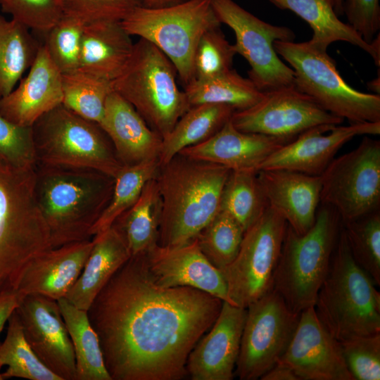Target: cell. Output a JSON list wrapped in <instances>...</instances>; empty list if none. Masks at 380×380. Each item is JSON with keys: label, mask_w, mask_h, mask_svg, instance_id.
Here are the masks:
<instances>
[{"label": "cell", "mask_w": 380, "mask_h": 380, "mask_svg": "<svg viewBox=\"0 0 380 380\" xmlns=\"http://www.w3.org/2000/svg\"><path fill=\"white\" fill-rule=\"evenodd\" d=\"M222 303L197 289L158 286L144 253L113 275L87 314L112 380H181L188 376L190 352Z\"/></svg>", "instance_id": "6da1fadb"}, {"label": "cell", "mask_w": 380, "mask_h": 380, "mask_svg": "<svg viewBox=\"0 0 380 380\" xmlns=\"http://www.w3.org/2000/svg\"><path fill=\"white\" fill-rule=\"evenodd\" d=\"M34 196L53 248L89 240L108 206L115 178L81 167L37 164Z\"/></svg>", "instance_id": "7a4b0ae2"}, {"label": "cell", "mask_w": 380, "mask_h": 380, "mask_svg": "<svg viewBox=\"0 0 380 380\" xmlns=\"http://www.w3.org/2000/svg\"><path fill=\"white\" fill-rule=\"evenodd\" d=\"M230 171L179 153L160 165L156 177L162 202L159 246H178L196 237L219 212Z\"/></svg>", "instance_id": "3957f363"}, {"label": "cell", "mask_w": 380, "mask_h": 380, "mask_svg": "<svg viewBox=\"0 0 380 380\" xmlns=\"http://www.w3.org/2000/svg\"><path fill=\"white\" fill-rule=\"evenodd\" d=\"M34 182V169L18 168L0 158V295L17 290L27 264L53 248Z\"/></svg>", "instance_id": "277c9868"}, {"label": "cell", "mask_w": 380, "mask_h": 380, "mask_svg": "<svg viewBox=\"0 0 380 380\" xmlns=\"http://www.w3.org/2000/svg\"><path fill=\"white\" fill-rule=\"evenodd\" d=\"M375 285L354 260L341 224L314 305L319 321L336 340L380 333V293Z\"/></svg>", "instance_id": "5b68a950"}, {"label": "cell", "mask_w": 380, "mask_h": 380, "mask_svg": "<svg viewBox=\"0 0 380 380\" xmlns=\"http://www.w3.org/2000/svg\"><path fill=\"white\" fill-rule=\"evenodd\" d=\"M341 227L336 211L322 205L303 234L288 224L273 279V289L295 312L314 306L325 279Z\"/></svg>", "instance_id": "8992f818"}, {"label": "cell", "mask_w": 380, "mask_h": 380, "mask_svg": "<svg viewBox=\"0 0 380 380\" xmlns=\"http://www.w3.org/2000/svg\"><path fill=\"white\" fill-rule=\"evenodd\" d=\"M177 70L168 58L150 42L134 43L130 59L113 89L127 101L162 139L191 107L176 82Z\"/></svg>", "instance_id": "52a82bcc"}, {"label": "cell", "mask_w": 380, "mask_h": 380, "mask_svg": "<svg viewBox=\"0 0 380 380\" xmlns=\"http://www.w3.org/2000/svg\"><path fill=\"white\" fill-rule=\"evenodd\" d=\"M277 53L294 72V85L331 114L350 123L380 122V94L359 91L349 86L327 49L309 41H275Z\"/></svg>", "instance_id": "ba28073f"}, {"label": "cell", "mask_w": 380, "mask_h": 380, "mask_svg": "<svg viewBox=\"0 0 380 380\" xmlns=\"http://www.w3.org/2000/svg\"><path fill=\"white\" fill-rule=\"evenodd\" d=\"M221 24L210 0H185L160 8L140 6L121 21L129 35L150 42L168 58L184 85L193 80L201 37Z\"/></svg>", "instance_id": "9c48e42d"}, {"label": "cell", "mask_w": 380, "mask_h": 380, "mask_svg": "<svg viewBox=\"0 0 380 380\" xmlns=\"http://www.w3.org/2000/svg\"><path fill=\"white\" fill-rule=\"evenodd\" d=\"M32 130L37 164L93 168L114 178L123 167L100 125L63 104L42 115Z\"/></svg>", "instance_id": "30bf717a"}, {"label": "cell", "mask_w": 380, "mask_h": 380, "mask_svg": "<svg viewBox=\"0 0 380 380\" xmlns=\"http://www.w3.org/2000/svg\"><path fill=\"white\" fill-rule=\"evenodd\" d=\"M320 177V204L334 208L341 223L379 210L380 141L365 137L334 158Z\"/></svg>", "instance_id": "8fae6325"}, {"label": "cell", "mask_w": 380, "mask_h": 380, "mask_svg": "<svg viewBox=\"0 0 380 380\" xmlns=\"http://www.w3.org/2000/svg\"><path fill=\"white\" fill-rule=\"evenodd\" d=\"M221 23L234 32L236 53L250 65L248 78L262 92L294 85V72L277 56L275 41L293 42L295 34L285 26L267 23L248 12L234 0H210Z\"/></svg>", "instance_id": "7c38bea8"}, {"label": "cell", "mask_w": 380, "mask_h": 380, "mask_svg": "<svg viewBox=\"0 0 380 380\" xmlns=\"http://www.w3.org/2000/svg\"><path fill=\"white\" fill-rule=\"evenodd\" d=\"M285 220L270 207L243 234L234 261L221 270L231 304L246 308L273 289Z\"/></svg>", "instance_id": "4fadbf2b"}, {"label": "cell", "mask_w": 380, "mask_h": 380, "mask_svg": "<svg viewBox=\"0 0 380 380\" xmlns=\"http://www.w3.org/2000/svg\"><path fill=\"white\" fill-rule=\"evenodd\" d=\"M234 376L256 380L274 367L286 350L300 313L273 289L247 308Z\"/></svg>", "instance_id": "5bb4252c"}, {"label": "cell", "mask_w": 380, "mask_h": 380, "mask_svg": "<svg viewBox=\"0 0 380 380\" xmlns=\"http://www.w3.org/2000/svg\"><path fill=\"white\" fill-rule=\"evenodd\" d=\"M343 120L326 111L295 86L264 92L254 106L236 110L231 117L234 126L241 132L290 141L312 127L338 125Z\"/></svg>", "instance_id": "9a60e30c"}, {"label": "cell", "mask_w": 380, "mask_h": 380, "mask_svg": "<svg viewBox=\"0 0 380 380\" xmlns=\"http://www.w3.org/2000/svg\"><path fill=\"white\" fill-rule=\"evenodd\" d=\"M15 310L25 339L40 361L61 380H75L73 347L57 300L27 294Z\"/></svg>", "instance_id": "2e32d148"}, {"label": "cell", "mask_w": 380, "mask_h": 380, "mask_svg": "<svg viewBox=\"0 0 380 380\" xmlns=\"http://www.w3.org/2000/svg\"><path fill=\"white\" fill-rule=\"evenodd\" d=\"M379 133L380 122L316 126L279 147L262 163L259 170H285L320 176L338 150L353 137Z\"/></svg>", "instance_id": "e0dca14e"}, {"label": "cell", "mask_w": 380, "mask_h": 380, "mask_svg": "<svg viewBox=\"0 0 380 380\" xmlns=\"http://www.w3.org/2000/svg\"><path fill=\"white\" fill-rule=\"evenodd\" d=\"M277 363L291 369L300 380H354L339 341L324 328L314 306L300 313L293 337Z\"/></svg>", "instance_id": "ac0fdd59"}, {"label": "cell", "mask_w": 380, "mask_h": 380, "mask_svg": "<svg viewBox=\"0 0 380 380\" xmlns=\"http://www.w3.org/2000/svg\"><path fill=\"white\" fill-rule=\"evenodd\" d=\"M247 309L223 301L216 320L190 352L186 372L192 380H232L239 357Z\"/></svg>", "instance_id": "d6986e66"}, {"label": "cell", "mask_w": 380, "mask_h": 380, "mask_svg": "<svg viewBox=\"0 0 380 380\" xmlns=\"http://www.w3.org/2000/svg\"><path fill=\"white\" fill-rule=\"evenodd\" d=\"M145 256L148 272L158 286L197 289L231 304L222 272L201 253L196 239L174 247L157 244Z\"/></svg>", "instance_id": "ffe728a7"}, {"label": "cell", "mask_w": 380, "mask_h": 380, "mask_svg": "<svg viewBox=\"0 0 380 380\" xmlns=\"http://www.w3.org/2000/svg\"><path fill=\"white\" fill-rule=\"evenodd\" d=\"M62 101V74L42 45L27 75L17 87L0 98V113L17 125L32 127Z\"/></svg>", "instance_id": "44dd1931"}, {"label": "cell", "mask_w": 380, "mask_h": 380, "mask_svg": "<svg viewBox=\"0 0 380 380\" xmlns=\"http://www.w3.org/2000/svg\"><path fill=\"white\" fill-rule=\"evenodd\" d=\"M258 177L269 207L296 233L308 232L320 204V177L285 170H259Z\"/></svg>", "instance_id": "7402d4cb"}, {"label": "cell", "mask_w": 380, "mask_h": 380, "mask_svg": "<svg viewBox=\"0 0 380 380\" xmlns=\"http://www.w3.org/2000/svg\"><path fill=\"white\" fill-rule=\"evenodd\" d=\"M286 139L237 129L231 119L207 140L179 152L187 157L217 164L232 171L258 172L273 152L289 142Z\"/></svg>", "instance_id": "603a6c76"}, {"label": "cell", "mask_w": 380, "mask_h": 380, "mask_svg": "<svg viewBox=\"0 0 380 380\" xmlns=\"http://www.w3.org/2000/svg\"><path fill=\"white\" fill-rule=\"evenodd\" d=\"M94 246L92 239L52 248L34 258L25 268L17 291L58 300L64 298L82 272Z\"/></svg>", "instance_id": "cb8c5ba5"}, {"label": "cell", "mask_w": 380, "mask_h": 380, "mask_svg": "<svg viewBox=\"0 0 380 380\" xmlns=\"http://www.w3.org/2000/svg\"><path fill=\"white\" fill-rule=\"evenodd\" d=\"M123 166L158 160L163 139L146 124L135 108L113 90L99 123Z\"/></svg>", "instance_id": "d4e9b609"}, {"label": "cell", "mask_w": 380, "mask_h": 380, "mask_svg": "<svg viewBox=\"0 0 380 380\" xmlns=\"http://www.w3.org/2000/svg\"><path fill=\"white\" fill-rule=\"evenodd\" d=\"M121 22H98L84 25L78 70L113 81L132 56L134 45Z\"/></svg>", "instance_id": "484cf974"}, {"label": "cell", "mask_w": 380, "mask_h": 380, "mask_svg": "<svg viewBox=\"0 0 380 380\" xmlns=\"http://www.w3.org/2000/svg\"><path fill=\"white\" fill-rule=\"evenodd\" d=\"M92 240L94 246L82 272L64 297L86 311L113 275L131 257L123 237L113 226Z\"/></svg>", "instance_id": "4316f807"}, {"label": "cell", "mask_w": 380, "mask_h": 380, "mask_svg": "<svg viewBox=\"0 0 380 380\" xmlns=\"http://www.w3.org/2000/svg\"><path fill=\"white\" fill-rule=\"evenodd\" d=\"M277 8L289 10L306 21L313 31L311 43L327 49L329 44L343 41L358 46L369 53L376 65H380L379 34L371 44L336 14L332 0H267Z\"/></svg>", "instance_id": "83f0119b"}, {"label": "cell", "mask_w": 380, "mask_h": 380, "mask_svg": "<svg viewBox=\"0 0 380 380\" xmlns=\"http://www.w3.org/2000/svg\"><path fill=\"white\" fill-rule=\"evenodd\" d=\"M161 209L155 177L146 182L137 201L111 225L123 237L131 257L146 253L158 244Z\"/></svg>", "instance_id": "f1b7e54d"}, {"label": "cell", "mask_w": 380, "mask_h": 380, "mask_svg": "<svg viewBox=\"0 0 380 380\" xmlns=\"http://www.w3.org/2000/svg\"><path fill=\"white\" fill-rule=\"evenodd\" d=\"M235 109L228 105L201 103L191 106L163 139L160 165L167 163L184 148L201 143L228 122Z\"/></svg>", "instance_id": "f546056e"}, {"label": "cell", "mask_w": 380, "mask_h": 380, "mask_svg": "<svg viewBox=\"0 0 380 380\" xmlns=\"http://www.w3.org/2000/svg\"><path fill=\"white\" fill-rule=\"evenodd\" d=\"M57 302L73 347L75 380H112L87 311L77 308L65 298Z\"/></svg>", "instance_id": "4dcf8cb0"}, {"label": "cell", "mask_w": 380, "mask_h": 380, "mask_svg": "<svg viewBox=\"0 0 380 380\" xmlns=\"http://www.w3.org/2000/svg\"><path fill=\"white\" fill-rule=\"evenodd\" d=\"M39 46L28 27L0 15V98L15 87L33 63Z\"/></svg>", "instance_id": "1f68e13d"}, {"label": "cell", "mask_w": 380, "mask_h": 380, "mask_svg": "<svg viewBox=\"0 0 380 380\" xmlns=\"http://www.w3.org/2000/svg\"><path fill=\"white\" fill-rule=\"evenodd\" d=\"M184 93L191 106L201 103L225 104L235 110L247 109L263 96L249 78L232 68L206 80H192L185 85Z\"/></svg>", "instance_id": "d6a6232c"}, {"label": "cell", "mask_w": 380, "mask_h": 380, "mask_svg": "<svg viewBox=\"0 0 380 380\" xmlns=\"http://www.w3.org/2000/svg\"><path fill=\"white\" fill-rule=\"evenodd\" d=\"M268 206L258 172L230 171L222 190L220 210L230 214L246 231Z\"/></svg>", "instance_id": "836d02e7"}, {"label": "cell", "mask_w": 380, "mask_h": 380, "mask_svg": "<svg viewBox=\"0 0 380 380\" xmlns=\"http://www.w3.org/2000/svg\"><path fill=\"white\" fill-rule=\"evenodd\" d=\"M0 364L7 366L4 379L17 377L29 380H61L37 357L27 343L18 315L8 320L6 337L0 344Z\"/></svg>", "instance_id": "e575fe53"}, {"label": "cell", "mask_w": 380, "mask_h": 380, "mask_svg": "<svg viewBox=\"0 0 380 380\" xmlns=\"http://www.w3.org/2000/svg\"><path fill=\"white\" fill-rule=\"evenodd\" d=\"M158 160L144 162L133 166H123L115 177L110 201L91 230L92 238L111 227L115 220L139 198L146 182L157 175Z\"/></svg>", "instance_id": "d590c367"}, {"label": "cell", "mask_w": 380, "mask_h": 380, "mask_svg": "<svg viewBox=\"0 0 380 380\" xmlns=\"http://www.w3.org/2000/svg\"><path fill=\"white\" fill-rule=\"evenodd\" d=\"M62 104L76 114L97 123L101 121L112 81L76 70L62 74Z\"/></svg>", "instance_id": "8d00e7d4"}, {"label": "cell", "mask_w": 380, "mask_h": 380, "mask_svg": "<svg viewBox=\"0 0 380 380\" xmlns=\"http://www.w3.org/2000/svg\"><path fill=\"white\" fill-rule=\"evenodd\" d=\"M244 232L230 214L220 210L195 239L204 256L221 271L236 257Z\"/></svg>", "instance_id": "74e56055"}, {"label": "cell", "mask_w": 380, "mask_h": 380, "mask_svg": "<svg viewBox=\"0 0 380 380\" xmlns=\"http://www.w3.org/2000/svg\"><path fill=\"white\" fill-rule=\"evenodd\" d=\"M341 224L354 260L379 286V210Z\"/></svg>", "instance_id": "f35d334b"}, {"label": "cell", "mask_w": 380, "mask_h": 380, "mask_svg": "<svg viewBox=\"0 0 380 380\" xmlns=\"http://www.w3.org/2000/svg\"><path fill=\"white\" fill-rule=\"evenodd\" d=\"M84 25L79 20L63 15L46 32L44 45L61 74L78 70Z\"/></svg>", "instance_id": "ab89813d"}, {"label": "cell", "mask_w": 380, "mask_h": 380, "mask_svg": "<svg viewBox=\"0 0 380 380\" xmlns=\"http://www.w3.org/2000/svg\"><path fill=\"white\" fill-rule=\"evenodd\" d=\"M236 54L233 45L226 39L220 27L205 32L196 49L193 80H206L232 68Z\"/></svg>", "instance_id": "60d3db41"}, {"label": "cell", "mask_w": 380, "mask_h": 380, "mask_svg": "<svg viewBox=\"0 0 380 380\" xmlns=\"http://www.w3.org/2000/svg\"><path fill=\"white\" fill-rule=\"evenodd\" d=\"M339 343L354 380L380 379V333L352 337Z\"/></svg>", "instance_id": "b9f144b4"}, {"label": "cell", "mask_w": 380, "mask_h": 380, "mask_svg": "<svg viewBox=\"0 0 380 380\" xmlns=\"http://www.w3.org/2000/svg\"><path fill=\"white\" fill-rule=\"evenodd\" d=\"M0 8L30 30L45 33L63 16L61 0H0Z\"/></svg>", "instance_id": "7bdbcfd3"}, {"label": "cell", "mask_w": 380, "mask_h": 380, "mask_svg": "<svg viewBox=\"0 0 380 380\" xmlns=\"http://www.w3.org/2000/svg\"><path fill=\"white\" fill-rule=\"evenodd\" d=\"M64 15L84 24L98 22H121L142 0H61Z\"/></svg>", "instance_id": "ee69618b"}, {"label": "cell", "mask_w": 380, "mask_h": 380, "mask_svg": "<svg viewBox=\"0 0 380 380\" xmlns=\"http://www.w3.org/2000/svg\"><path fill=\"white\" fill-rule=\"evenodd\" d=\"M0 158L18 168L35 169L32 127L17 125L0 113Z\"/></svg>", "instance_id": "f6af8a7d"}, {"label": "cell", "mask_w": 380, "mask_h": 380, "mask_svg": "<svg viewBox=\"0 0 380 380\" xmlns=\"http://www.w3.org/2000/svg\"><path fill=\"white\" fill-rule=\"evenodd\" d=\"M343 11L348 24L371 44L380 30L379 0H344Z\"/></svg>", "instance_id": "bcb514c9"}, {"label": "cell", "mask_w": 380, "mask_h": 380, "mask_svg": "<svg viewBox=\"0 0 380 380\" xmlns=\"http://www.w3.org/2000/svg\"><path fill=\"white\" fill-rule=\"evenodd\" d=\"M24 296L17 290L0 295V334Z\"/></svg>", "instance_id": "7dc6e473"}, {"label": "cell", "mask_w": 380, "mask_h": 380, "mask_svg": "<svg viewBox=\"0 0 380 380\" xmlns=\"http://www.w3.org/2000/svg\"><path fill=\"white\" fill-rule=\"evenodd\" d=\"M260 379L262 380H300L299 377L289 367L277 363L265 373Z\"/></svg>", "instance_id": "c3c4849f"}, {"label": "cell", "mask_w": 380, "mask_h": 380, "mask_svg": "<svg viewBox=\"0 0 380 380\" xmlns=\"http://www.w3.org/2000/svg\"><path fill=\"white\" fill-rule=\"evenodd\" d=\"M185 0H142L143 6L148 8H160L171 6Z\"/></svg>", "instance_id": "681fc988"}, {"label": "cell", "mask_w": 380, "mask_h": 380, "mask_svg": "<svg viewBox=\"0 0 380 380\" xmlns=\"http://www.w3.org/2000/svg\"><path fill=\"white\" fill-rule=\"evenodd\" d=\"M368 89H370L372 91L374 92L376 94H380V80H379V75L378 77L375 78L372 81H370L368 84Z\"/></svg>", "instance_id": "f907efd6"}, {"label": "cell", "mask_w": 380, "mask_h": 380, "mask_svg": "<svg viewBox=\"0 0 380 380\" xmlns=\"http://www.w3.org/2000/svg\"><path fill=\"white\" fill-rule=\"evenodd\" d=\"M333 6L334 8V10L338 15V16H341L343 14H344L343 11V3L344 0H332Z\"/></svg>", "instance_id": "816d5d0a"}, {"label": "cell", "mask_w": 380, "mask_h": 380, "mask_svg": "<svg viewBox=\"0 0 380 380\" xmlns=\"http://www.w3.org/2000/svg\"><path fill=\"white\" fill-rule=\"evenodd\" d=\"M3 366L0 364V380H4V378L2 376V373L1 372V369Z\"/></svg>", "instance_id": "f5cc1de1"}]
</instances>
